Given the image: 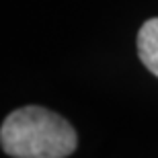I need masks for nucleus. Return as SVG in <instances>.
Segmentation results:
<instances>
[{
	"label": "nucleus",
	"instance_id": "obj_1",
	"mask_svg": "<svg viewBox=\"0 0 158 158\" xmlns=\"http://www.w3.org/2000/svg\"><path fill=\"white\" fill-rule=\"evenodd\" d=\"M0 146L10 158H68L78 146V135L62 115L27 105L2 121Z\"/></svg>",
	"mask_w": 158,
	"mask_h": 158
},
{
	"label": "nucleus",
	"instance_id": "obj_2",
	"mask_svg": "<svg viewBox=\"0 0 158 158\" xmlns=\"http://www.w3.org/2000/svg\"><path fill=\"white\" fill-rule=\"evenodd\" d=\"M138 56L142 64L158 76V19H148L138 31Z\"/></svg>",
	"mask_w": 158,
	"mask_h": 158
}]
</instances>
